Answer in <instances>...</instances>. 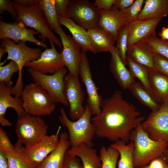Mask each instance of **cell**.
<instances>
[{
  "mask_svg": "<svg viewBox=\"0 0 168 168\" xmlns=\"http://www.w3.org/2000/svg\"><path fill=\"white\" fill-rule=\"evenodd\" d=\"M19 68L14 61H10L6 65L0 66V82H3L8 87H12L13 82L12 80L13 74L18 72Z\"/></svg>",
  "mask_w": 168,
  "mask_h": 168,
  "instance_id": "d590c367",
  "label": "cell"
},
{
  "mask_svg": "<svg viewBox=\"0 0 168 168\" xmlns=\"http://www.w3.org/2000/svg\"><path fill=\"white\" fill-rule=\"evenodd\" d=\"M130 141L134 144L133 161L135 168L148 165L152 160L161 156L168 148V142L151 139L141 124L132 132Z\"/></svg>",
  "mask_w": 168,
  "mask_h": 168,
  "instance_id": "7a4b0ae2",
  "label": "cell"
},
{
  "mask_svg": "<svg viewBox=\"0 0 168 168\" xmlns=\"http://www.w3.org/2000/svg\"><path fill=\"white\" fill-rule=\"evenodd\" d=\"M12 87H8L3 82H0V123L2 126H10L12 125L5 117L8 108L14 109L18 118L26 114L23 108L21 98L12 96Z\"/></svg>",
  "mask_w": 168,
  "mask_h": 168,
  "instance_id": "e0dca14e",
  "label": "cell"
},
{
  "mask_svg": "<svg viewBox=\"0 0 168 168\" xmlns=\"http://www.w3.org/2000/svg\"><path fill=\"white\" fill-rule=\"evenodd\" d=\"M63 93L68 104L70 117L73 121L77 120L82 116L85 110L82 105L85 94L78 77L69 73L65 76Z\"/></svg>",
  "mask_w": 168,
  "mask_h": 168,
  "instance_id": "8fae6325",
  "label": "cell"
},
{
  "mask_svg": "<svg viewBox=\"0 0 168 168\" xmlns=\"http://www.w3.org/2000/svg\"><path fill=\"white\" fill-rule=\"evenodd\" d=\"M58 21L60 25L64 26L70 31L82 52L86 53L90 51L96 53L87 30L76 24L72 19L66 17H58Z\"/></svg>",
  "mask_w": 168,
  "mask_h": 168,
  "instance_id": "7402d4cb",
  "label": "cell"
},
{
  "mask_svg": "<svg viewBox=\"0 0 168 168\" xmlns=\"http://www.w3.org/2000/svg\"><path fill=\"white\" fill-rule=\"evenodd\" d=\"M148 77L155 99L161 104L168 101V77L154 69L148 70Z\"/></svg>",
  "mask_w": 168,
  "mask_h": 168,
  "instance_id": "cb8c5ba5",
  "label": "cell"
},
{
  "mask_svg": "<svg viewBox=\"0 0 168 168\" xmlns=\"http://www.w3.org/2000/svg\"><path fill=\"white\" fill-rule=\"evenodd\" d=\"M138 20H144L168 16V0H146Z\"/></svg>",
  "mask_w": 168,
  "mask_h": 168,
  "instance_id": "484cf974",
  "label": "cell"
},
{
  "mask_svg": "<svg viewBox=\"0 0 168 168\" xmlns=\"http://www.w3.org/2000/svg\"><path fill=\"white\" fill-rule=\"evenodd\" d=\"M87 30L96 53L110 52L115 47V42L101 29L96 27Z\"/></svg>",
  "mask_w": 168,
  "mask_h": 168,
  "instance_id": "4316f807",
  "label": "cell"
},
{
  "mask_svg": "<svg viewBox=\"0 0 168 168\" xmlns=\"http://www.w3.org/2000/svg\"><path fill=\"white\" fill-rule=\"evenodd\" d=\"M27 71L34 83L45 90L55 104L60 103L68 106L63 93L64 80L68 71L67 68H62L51 75L42 73L30 68Z\"/></svg>",
  "mask_w": 168,
  "mask_h": 168,
  "instance_id": "ba28073f",
  "label": "cell"
},
{
  "mask_svg": "<svg viewBox=\"0 0 168 168\" xmlns=\"http://www.w3.org/2000/svg\"><path fill=\"white\" fill-rule=\"evenodd\" d=\"M134 0H116L114 5L120 11L130 7L134 2Z\"/></svg>",
  "mask_w": 168,
  "mask_h": 168,
  "instance_id": "f6af8a7d",
  "label": "cell"
},
{
  "mask_svg": "<svg viewBox=\"0 0 168 168\" xmlns=\"http://www.w3.org/2000/svg\"><path fill=\"white\" fill-rule=\"evenodd\" d=\"M6 11L10 14L12 18L15 20L17 16V12L12 4L11 1L9 0H0V13H3L4 12Z\"/></svg>",
  "mask_w": 168,
  "mask_h": 168,
  "instance_id": "60d3db41",
  "label": "cell"
},
{
  "mask_svg": "<svg viewBox=\"0 0 168 168\" xmlns=\"http://www.w3.org/2000/svg\"><path fill=\"white\" fill-rule=\"evenodd\" d=\"M15 151L6 154L9 168H32L34 166L26 157L25 147L18 140L15 145Z\"/></svg>",
  "mask_w": 168,
  "mask_h": 168,
  "instance_id": "f546056e",
  "label": "cell"
},
{
  "mask_svg": "<svg viewBox=\"0 0 168 168\" xmlns=\"http://www.w3.org/2000/svg\"><path fill=\"white\" fill-rule=\"evenodd\" d=\"M101 112L91 118L95 135L116 142L130 141L132 131L141 124L145 117L133 105L125 100L120 90L103 100Z\"/></svg>",
  "mask_w": 168,
  "mask_h": 168,
  "instance_id": "6da1fadb",
  "label": "cell"
},
{
  "mask_svg": "<svg viewBox=\"0 0 168 168\" xmlns=\"http://www.w3.org/2000/svg\"><path fill=\"white\" fill-rule=\"evenodd\" d=\"M55 33L60 37L63 48L61 53L64 63L70 73L78 77L82 57L81 48L72 37L66 34L60 25Z\"/></svg>",
  "mask_w": 168,
  "mask_h": 168,
  "instance_id": "7c38bea8",
  "label": "cell"
},
{
  "mask_svg": "<svg viewBox=\"0 0 168 168\" xmlns=\"http://www.w3.org/2000/svg\"><path fill=\"white\" fill-rule=\"evenodd\" d=\"M155 54L142 41L128 46L127 56L135 63L146 67L148 70L155 69L154 62Z\"/></svg>",
  "mask_w": 168,
  "mask_h": 168,
  "instance_id": "603a6c76",
  "label": "cell"
},
{
  "mask_svg": "<svg viewBox=\"0 0 168 168\" xmlns=\"http://www.w3.org/2000/svg\"><path fill=\"white\" fill-rule=\"evenodd\" d=\"M11 2L17 13L15 22H23L26 26L34 29L40 34L39 37L42 41L44 42L46 39H48L49 41H52L63 49L61 42L50 29L47 20L39 4L30 7H24L13 1Z\"/></svg>",
  "mask_w": 168,
  "mask_h": 168,
  "instance_id": "5b68a950",
  "label": "cell"
},
{
  "mask_svg": "<svg viewBox=\"0 0 168 168\" xmlns=\"http://www.w3.org/2000/svg\"><path fill=\"white\" fill-rule=\"evenodd\" d=\"M141 125L151 139L168 142V101L152 111Z\"/></svg>",
  "mask_w": 168,
  "mask_h": 168,
  "instance_id": "30bf717a",
  "label": "cell"
},
{
  "mask_svg": "<svg viewBox=\"0 0 168 168\" xmlns=\"http://www.w3.org/2000/svg\"><path fill=\"white\" fill-rule=\"evenodd\" d=\"M128 89L142 104L149 108L152 111L156 110L159 108L160 104L140 82L135 81L131 84Z\"/></svg>",
  "mask_w": 168,
  "mask_h": 168,
  "instance_id": "f1b7e54d",
  "label": "cell"
},
{
  "mask_svg": "<svg viewBox=\"0 0 168 168\" xmlns=\"http://www.w3.org/2000/svg\"><path fill=\"white\" fill-rule=\"evenodd\" d=\"M69 2L68 0H55V7L58 17H66V12Z\"/></svg>",
  "mask_w": 168,
  "mask_h": 168,
  "instance_id": "b9f144b4",
  "label": "cell"
},
{
  "mask_svg": "<svg viewBox=\"0 0 168 168\" xmlns=\"http://www.w3.org/2000/svg\"><path fill=\"white\" fill-rule=\"evenodd\" d=\"M84 107L85 110L83 114L75 121L68 119L63 108L60 109V115L58 119L61 125L68 129L71 147H77L82 143L91 147L94 145L93 140L95 134L91 121L92 114L87 104Z\"/></svg>",
  "mask_w": 168,
  "mask_h": 168,
  "instance_id": "277c9868",
  "label": "cell"
},
{
  "mask_svg": "<svg viewBox=\"0 0 168 168\" xmlns=\"http://www.w3.org/2000/svg\"><path fill=\"white\" fill-rule=\"evenodd\" d=\"M32 168H40L39 166V165L36 166H34L32 167Z\"/></svg>",
  "mask_w": 168,
  "mask_h": 168,
  "instance_id": "816d5d0a",
  "label": "cell"
},
{
  "mask_svg": "<svg viewBox=\"0 0 168 168\" xmlns=\"http://www.w3.org/2000/svg\"><path fill=\"white\" fill-rule=\"evenodd\" d=\"M63 168H83L79 159L67 152L64 157Z\"/></svg>",
  "mask_w": 168,
  "mask_h": 168,
  "instance_id": "ab89813d",
  "label": "cell"
},
{
  "mask_svg": "<svg viewBox=\"0 0 168 168\" xmlns=\"http://www.w3.org/2000/svg\"><path fill=\"white\" fill-rule=\"evenodd\" d=\"M39 0H14L15 3L23 7H30L39 4Z\"/></svg>",
  "mask_w": 168,
  "mask_h": 168,
  "instance_id": "bcb514c9",
  "label": "cell"
},
{
  "mask_svg": "<svg viewBox=\"0 0 168 168\" xmlns=\"http://www.w3.org/2000/svg\"><path fill=\"white\" fill-rule=\"evenodd\" d=\"M50 48H46L36 60L27 62L25 67L44 74H53L65 67L62 54L57 51L54 43L49 41Z\"/></svg>",
  "mask_w": 168,
  "mask_h": 168,
  "instance_id": "5bb4252c",
  "label": "cell"
},
{
  "mask_svg": "<svg viewBox=\"0 0 168 168\" xmlns=\"http://www.w3.org/2000/svg\"><path fill=\"white\" fill-rule=\"evenodd\" d=\"M39 4L47 20L50 29L55 32L60 24L55 7V0H40Z\"/></svg>",
  "mask_w": 168,
  "mask_h": 168,
  "instance_id": "1f68e13d",
  "label": "cell"
},
{
  "mask_svg": "<svg viewBox=\"0 0 168 168\" xmlns=\"http://www.w3.org/2000/svg\"><path fill=\"white\" fill-rule=\"evenodd\" d=\"M70 154L81 159L83 168H101V162L96 149L84 143L67 151Z\"/></svg>",
  "mask_w": 168,
  "mask_h": 168,
  "instance_id": "d4e9b609",
  "label": "cell"
},
{
  "mask_svg": "<svg viewBox=\"0 0 168 168\" xmlns=\"http://www.w3.org/2000/svg\"><path fill=\"white\" fill-rule=\"evenodd\" d=\"M79 75L85 85L87 95V105L94 116L101 112L100 105L103 100L98 92V88L93 80L90 66L86 53L82 52Z\"/></svg>",
  "mask_w": 168,
  "mask_h": 168,
  "instance_id": "9a60e30c",
  "label": "cell"
},
{
  "mask_svg": "<svg viewBox=\"0 0 168 168\" xmlns=\"http://www.w3.org/2000/svg\"><path fill=\"white\" fill-rule=\"evenodd\" d=\"M101 168H116L119 153L116 149L110 146H102L100 150Z\"/></svg>",
  "mask_w": 168,
  "mask_h": 168,
  "instance_id": "836d02e7",
  "label": "cell"
},
{
  "mask_svg": "<svg viewBox=\"0 0 168 168\" xmlns=\"http://www.w3.org/2000/svg\"><path fill=\"white\" fill-rule=\"evenodd\" d=\"M116 0H96L93 3L98 10L108 11L113 6Z\"/></svg>",
  "mask_w": 168,
  "mask_h": 168,
  "instance_id": "7bdbcfd3",
  "label": "cell"
},
{
  "mask_svg": "<svg viewBox=\"0 0 168 168\" xmlns=\"http://www.w3.org/2000/svg\"><path fill=\"white\" fill-rule=\"evenodd\" d=\"M70 145L68 134L65 132L59 134L57 147L39 165L40 168H63L65 154Z\"/></svg>",
  "mask_w": 168,
  "mask_h": 168,
  "instance_id": "44dd1931",
  "label": "cell"
},
{
  "mask_svg": "<svg viewBox=\"0 0 168 168\" xmlns=\"http://www.w3.org/2000/svg\"><path fill=\"white\" fill-rule=\"evenodd\" d=\"M158 35L160 37V39L164 40H168V26L163 27Z\"/></svg>",
  "mask_w": 168,
  "mask_h": 168,
  "instance_id": "c3c4849f",
  "label": "cell"
},
{
  "mask_svg": "<svg viewBox=\"0 0 168 168\" xmlns=\"http://www.w3.org/2000/svg\"><path fill=\"white\" fill-rule=\"evenodd\" d=\"M155 69L168 77V59L155 54L154 57Z\"/></svg>",
  "mask_w": 168,
  "mask_h": 168,
  "instance_id": "74e56055",
  "label": "cell"
},
{
  "mask_svg": "<svg viewBox=\"0 0 168 168\" xmlns=\"http://www.w3.org/2000/svg\"><path fill=\"white\" fill-rule=\"evenodd\" d=\"M161 157L168 164V148L164 151Z\"/></svg>",
  "mask_w": 168,
  "mask_h": 168,
  "instance_id": "681fc988",
  "label": "cell"
},
{
  "mask_svg": "<svg viewBox=\"0 0 168 168\" xmlns=\"http://www.w3.org/2000/svg\"><path fill=\"white\" fill-rule=\"evenodd\" d=\"M163 18L158 17L144 20H137L128 24V46L136 44L156 32V28Z\"/></svg>",
  "mask_w": 168,
  "mask_h": 168,
  "instance_id": "d6986e66",
  "label": "cell"
},
{
  "mask_svg": "<svg viewBox=\"0 0 168 168\" xmlns=\"http://www.w3.org/2000/svg\"><path fill=\"white\" fill-rule=\"evenodd\" d=\"M48 126L39 116L26 114L18 118L15 133L19 140L25 147L38 142L47 135Z\"/></svg>",
  "mask_w": 168,
  "mask_h": 168,
  "instance_id": "52a82bcc",
  "label": "cell"
},
{
  "mask_svg": "<svg viewBox=\"0 0 168 168\" xmlns=\"http://www.w3.org/2000/svg\"><path fill=\"white\" fill-rule=\"evenodd\" d=\"M120 140L111 144L110 147L117 150L119 153L118 168H135L133 161L134 144L130 141L128 144Z\"/></svg>",
  "mask_w": 168,
  "mask_h": 168,
  "instance_id": "83f0119b",
  "label": "cell"
},
{
  "mask_svg": "<svg viewBox=\"0 0 168 168\" xmlns=\"http://www.w3.org/2000/svg\"><path fill=\"white\" fill-rule=\"evenodd\" d=\"M126 65L133 76L139 80L140 82L154 98L149 84L148 69L134 62L127 56Z\"/></svg>",
  "mask_w": 168,
  "mask_h": 168,
  "instance_id": "4dcf8cb0",
  "label": "cell"
},
{
  "mask_svg": "<svg viewBox=\"0 0 168 168\" xmlns=\"http://www.w3.org/2000/svg\"><path fill=\"white\" fill-rule=\"evenodd\" d=\"M66 16L87 30L97 27L100 12L90 1L72 0L70 1Z\"/></svg>",
  "mask_w": 168,
  "mask_h": 168,
  "instance_id": "9c48e42d",
  "label": "cell"
},
{
  "mask_svg": "<svg viewBox=\"0 0 168 168\" xmlns=\"http://www.w3.org/2000/svg\"><path fill=\"white\" fill-rule=\"evenodd\" d=\"M23 107L26 114L41 116L51 114L55 109V103L48 92L35 83L26 85L21 96Z\"/></svg>",
  "mask_w": 168,
  "mask_h": 168,
  "instance_id": "8992f818",
  "label": "cell"
},
{
  "mask_svg": "<svg viewBox=\"0 0 168 168\" xmlns=\"http://www.w3.org/2000/svg\"><path fill=\"white\" fill-rule=\"evenodd\" d=\"M128 32V24L124 25L120 28L118 33L115 46L121 59L126 65Z\"/></svg>",
  "mask_w": 168,
  "mask_h": 168,
  "instance_id": "e575fe53",
  "label": "cell"
},
{
  "mask_svg": "<svg viewBox=\"0 0 168 168\" xmlns=\"http://www.w3.org/2000/svg\"><path fill=\"white\" fill-rule=\"evenodd\" d=\"M22 22L7 23L0 21V39L8 38L17 44L20 41L32 42L46 49L48 45L42 40L36 39L34 35L39 33L27 29Z\"/></svg>",
  "mask_w": 168,
  "mask_h": 168,
  "instance_id": "4fadbf2b",
  "label": "cell"
},
{
  "mask_svg": "<svg viewBox=\"0 0 168 168\" xmlns=\"http://www.w3.org/2000/svg\"><path fill=\"white\" fill-rule=\"evenodd\" d=\"M141 41L155 54H160L168 59V40L159 38L155 32Z\"/></svg>",
  "mask_w": 168,
  "mask_h": 168,
  "instance_id": "d6a6232c",
  "label": "cell"
},
{
  "mask_svg": "<svg viewBox=\"0 0 168 168\" xmlns=\"http://www.w3.org/2000/svg\"><path fill=\"white\" fill-rule=\"evenodd\" d=\"M0 47L5 49L8 54L6 59L0 63V66L9 60L14 61L18 66V77L14 86L12 87V95L20 98L23 89L22 80L23 67L27 62L39 58L42 52L39 48H32L27 46L25 42L20 41L16 44L8 38L1 40Z\"/></svg>",
  "mask_w": 168,
  "mask_h": 168,
  "instance_id": "3957f363",
  "label": "cell"
},
{
  "mask_svg": "<svg viewBox=\"0 0 168 168\" xmlns=\"http://www.w3.org/2000/svg\"><path fill=\"white\" fill-rule=\"evenodd\" d=\"M0 168H9L6 155L1 150H0Z\"/></svg>",
  "mask_w": 168,
  "mask_h": 168,
  "instance_id": "7dc6e473",
  "label": "cell"
},
{
  "mask_svg": "<svg viewBox=\"0 0 168 168\" xmlns=\"http://www.w3.org/2000/svg\"><path fill=\"white\" fill-rule=\"evenodd\" d=\"M100 17L97 27L106 32L116 41L120 28L126 24L120 11L114 5L109 10H99Z\"/></svg>",
  "mask_w": 168,
  "mask_h": 168,
  "instance_id": "ac0fdd59",
  "label": "cell"
},
{
  "mask_svg": "<svg viewBox=\"0 0 168 168\" xmlns=\"http://www.w3.org/2000/svg\"><path fill=\"white\" fill-rule=\"evenodd\" d=\"M144 2V0H135L130 7L121 11L127 24L130 23L138 20V16L142 9Z\"/></svg>",
  "mask_w": 168,
  "mask_h": 168,
  "instance_id": "8d00e7d4",
  "label": "cell"
},
{
  "mask_svg": "<svg viewBox=\"0 0 168 168\" xmlns=\"http://www.w3.org/2000/svg\"><path fill=\"white\" fill-rule=\"evenodd\" d=\"M111 55L110 67L117 82L123 89H128L135 81V78L126 67L115 46L110 51Z\"/></svg>",
  "mask_w": 168,
  "mask_h": 168,
  "instance_id": "ffe728a7",
  "label": "cell"
},
{
  "mask_svg": "<svg viewBox=\"0 0 168 168\" xmlns=\"http://www.w3.org/2000/svg\"><path fill=\"white\" fill-rule=\"evenodd\" d=\"M6 53H7L6 50L5 49L3 48H0V61L3 56Z\"/></svg>",
  "mask_w": 168,
  "mask_h": 168,
  "instance_id": "f907efd6",
  "label": "cell"
},
{
  "mask_svg": "<svg viewBox=\"0 0 168 168\" xmlns=\"http://www.w3.org/2000/svg\"><path fill=\"white\" fill-rule=\"evenodd\" d=\"M137 168H168V164L161 156L152 160L146 166Z\"/></svg>",
  "mask_w": 168,
  "mask_h": 168,
  "instance_id": "ee69618b",
  "label": "cell"
},
{
  "mask_svg": "<svg viewBox=\"0 0 168 168\" xmlns=\"http://www.w3.org/2000/svg\"><path fill=\"white\" fill-rule=\"evenodd\" d=\"M0 150L6 154L10 153L15 150V147L10 141L6 132L0 128Z\"/></svg>",
  "mask_w": 168,
  "mask_h": 168,
  "instance_id": "f35d334b",
  "label": "cell"
},
{
  "mask_svg": "<svg viewBox=\"0 0 168 168\" xmlns=\"http://www.w3.org/2000/svg\"><path fill=\"white\" fill-rule=\"evenodd\" d=\"M61 127L59 126L55 134L46 135L35 145L25 147V151L28 160L33 166L40 165L47 156L58 146Z\"/></svg>",
  "mask_w": 168,
  "mask_h": 168,
  "instance_id": "2e32d148",
  "label": "cell"
}]
</instances>
